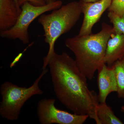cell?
I'll return each mask as SVG.
<instances>
[{
    "label": "cell",
    "instance_id": "obj_1",
    "mask_svg": "<svg viewBox=\"0 0 124 124\" xmlns=\"http://www.w3.org/2000/svg\"><path fill=\"white\" fill-rule=\"evenodd\" d=\"M47 66L55 95L62 104L75 114L88 115L98 124V95L90 90L87 78L78 67L75 60L67 53L55 51L43 58L42 68Z\"/></svg>",
    "mask_w": 124,
    "mask_h": 124
},
{
    "label": "cell",
    "instance_id": "obj_2",
    "mask_svg": "<svg viewBox=\"0 0 124 124\" xmlns=\"http://www.w3.org/2000/svg\"><path fill=\"white\" fill-rule=\"evenodd\" d=\"M113 33V27L103 23L97 33L78 35L65 40L66 46L75 55L78 67L88 79H93L96 71L104 63L108 41Z\"/></svg>",
    "mask_w": 124,
    "mask_h": 124
},
{
    "label": "cell",
    "instance_id": "obj_3",
    "mask_svg": "<svg viewBox=\"0 0 124 124\" xmlns=\"http://www.w3.org/2000/svg\"><path fill=\"white\" fill-rule=\"evenodd\" d=\"M80 1H72L62 5L50 14L40 16L38 22L44 31L45 42L49 45V57L54 50L58 38L69 31L76 24L82 14Z\"/></svg>",
    "mask_w": 124,
    "mask_h": 124
},
{
    "label": "cell",
    "instance_id": "obj_4",
    "mask_svg": "<svg viewBox=\"0 0 124 124\" xmlns=\"http://www.w3.org/2000/svg\"><path fill=\"white\" fill-rule=\"evenodd\" d=\"M48 71L46 68L42 69L40 76L28 88L18 86L8 81L3 83L0 88L2 97L0 104L1 117L12 121L17 120L25 103L33 95L43 94L39 86V83Z\"/></svg>",
    "mask_w": 124,
    "mask_h": 124
},
{
    "label": "cell",
    "instance_id": "obj_5",
    "mask_svg": "<svg viewBox=\"0 0 124 124\" xmlns=\"http://www.w3.org/2000/svg\"><path fill=\"white\" fill-rule=\"evenodd\" d=\"M62 4L60 0L41 6H35L29 2H25L21 6V13L14 25L10 29L0 31V36L2 38L18 39L23 44H28L30 41L28 29L33 20L46 12L59 8Z\"/></svg>",
    "mask_w": 124,
    "mask_h": 124
},
{
    "label": "cell",
    "instance_id": "obj_6",
    "mask_svg": "<svg viewBox=\"0 0 124 124\" xmlns=\"http://www.w3.org/2000/svg\"><path fill=\"white\" fill-rule=\"evenodd\" d=\"M55 101L54 99L44 98L38 102L37 113L40 124H82L89 117L60 110L55 107Z\"/></svg>",
    "mask_w": 124,
    "mask_h": 124
},
{
    "label": "cell",
    "instance_id": "obj_7",
    "mask_svg": "<svg viewBox=\"0 0 124 124\" xmlns=\"http://www.w3.org/2000/svg\"><path fill=\"white\" fill-rule=\"evenodd\" d=\"M79 1L84 17L78 35H89L92 33L94 25L99 21L102 14L108 9L112 0H100L95 2H84L80 0Z\"/></svg>",
    "mask_w": 124,
    "mask_h": 124
},
{
    "label": "cell",
    "instance_id": "obj_8",
    "mask_svg": "<svg viewBox=\"0 0 124 124\" xmlns=\"http://www.w3.org/2000/svg\"><path fill=\"white\" fill-rule=\"evenodd\" d=\"M98 71L99 101L100 103H106L109 94L117 91V81L115 69L112 65L108 66L104 63Z\"/></svg>",
    "mask_w": 124,
    "mask_h": 124
},
{
    "label": "cell",
    "instance_id": "obj_9",
    "mask_svg": "<svg viewBox=\"0 0 124 124\" xmlns=\"http://www.w3.org/2000/svg\"><path fill=\"white\" fill-rule=\"evenodd\" d=\"M22 9L13 0H0V31L10 29L15 24Z\"/></svg>",
    "mask_w": 124,
    "mask_h": 124
},
{
    "label": "cell",
    "instance_id": "obj_10",
    "mask_svg": "<svg viewBox=\"0 0 124 124\" xmlns=\"http://www.w3.org/2000/svg\"><path fill=\"white\" fill-rule=\"evenodd\" d=\"M124 56V35L113 33L108 41L104 62L111 66Z\"/></svg>",
    "mask_w": 124,
    "mask_h": 124
},
{
    "label": "cell",
    "instance_id": "obj_11",
    "mask_svg": "<svg viewBox=\"0 0 124 124\" xmlns=\"http://www.w3.org/2000/svg\"><path fill=\"white\" fill-rule=\"evenodd\" d=\"M98 124H122L124 123L114 114L106 103H99L97 109Z\"/></svg>",
    "mask_w": 124,
    "mask_h": 124
},
{
    "label": "cell",
    "instance_id": "obj_12",
    "mask_svg": "<svg viewBox=\"0 0 124 124\" xmlns=\"http://www.w3.org/2000/svg\"><path fill=\"white\" fill-rule=\"evenodd\" d=\"M112 66L117 81V97L119 98L124 99V56L116 61Z\"/></svg>",
    "mask_w": 124,
    "mask_h": 124
},
{
    "label": "cell",
    "instance_id": "obj_13",
    "mask_svg": "<svg viewBox=\"0 0 124 124\" xmlns=\"http://www.w3.org/2000/svg\"><path fill=\"white\" fill-rule=\"evenodd\" d=\"M108 16L113 24L114 33L124 35V16L120 17L113 11H108Z\"/></svg>",
    "mask_w": 124,
    "mask_h": 124
},
{
    "label": "cell",
    "instance_id": "obj_14",
    "mask_svg": "<svg viewBox=\"0 0 124 124\" xmlns=\"http://www.w3.org/2000/svg\"><path fill=\"white\" fill-rule=\"evenodd\" d=\"M108 10L113 11L120 17L124 16V0H112Z\"/></svg>",
    "mask_w": 124,
    "mask_h": 124
},
{
    "label": "cell",
    "instance_id": "obj_15",
    "mask_svg": "<svg viewBox=\"0 0 124 124\" xmlns=\"http://www.w3.org/2000/svg\"><path fill=\"white\" fill-rule=\"evenodd\" d=\"M26 2H29L36 6H43L46 4L45 0H18V4L20 7Z\"/></svg>",
    "mask_w": 124,
    "mask_h": 124
},
{
    "label": "cell",
    "instance_id": "obj_16",
    "mask_svg": "<svg viewBox=\"0 0 124 124\" xmlns=\"http://www.w3.org/2000/svg\"><path fill=\"white\" fill-rule=\"evenodd\" d=\"M84 2H95L100 0H80Z\"/></svg>",
    "mask_w": 124,
    "mask_h": 124
},
{
    "label": "cell",
    "instance_id": "obj_17",
    "mask_svg": "<svg viewBox=\"0 0 124 124\" xmlns=\"http://www.w3.org/2000/svg\"><path fill=\"white\" fill-rule=\"evenodd\" d=\"M57 0H45V1L46 4H48L55 2Z\"/></svg>",
    "mask_w": 124,
    "mask_h": 124
},
{
    "label": "cell",
    "instance_id": "obj_18",
    "mask_svg": "<svg viewBox=\"0 0 124 124\" xmlns=\"http://www.w3.org/2000/svg\"><path fill=\"white\" fill-rule=\"evenodd\" d=\"M14 1L17 7H18V8L19 9H21V7L19 6V5L18 4V0H13Z\"/></svg>",
    "mask_w": 124,
    "mask_h": 124
},
{
    "label": "cell",
    "instance_id": "obj_19",
    "mask_svg": "<svg viewBox=\"0 0 124 124\" xmlns=\"http://www.w3.org/2000/svg\"><path fill=\"white\" fill-rule=\"evenodd\" d=\"M121 111L122 112H124V106H122L121 107Z\"/></svg>",
    "mask_w": 124,
    "mask_h": 124
}]
</instances>
